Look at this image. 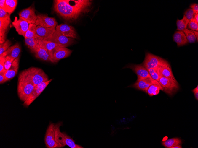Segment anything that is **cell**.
Wrapping results in <instances>:
<instances>
[{"mask_svg":"<svg viewBox=\"0 0 198 148\" xmlns=\"http://www.w3.org/2000/svg\"><path fill=\"white\" fill-rule=\"evenodd\" d=\"M182 147L181 145H179L174 147H173L172 148H182Z\"/></svg>","mask_w":198,"mask_h":148,"instance_id":"47","label":"cell"},{"mask_svg":"<svg viewBox=\"0 0 198 148\" xmlns=\"http://www.w3.org/2000/svg\"><path fill=\"white\" fill-rule=\"evenodd\" d=\"M11 41L9 40H7L2 44H0V55L6 51L11 45Z\"/></svg>","mask_w":198,"mask_h":148,"instance_id":"33","label":"cell"},{"mask_svg":"<svg viewBox=\"0 0 198 148\" xmlns=\"http://www.w3.org/2000/svg\"><path fill=\"white\" fill-rule=\"evenodd\" d=\"M72 52V50L66 47H61L58 48L53 53L52 62H56L61 59L68 57Z\"/></svg>","mask_w":198,"mask_h":148,"instance_id":"14","label":"cell"},{"mask_svg":"<svg viewBox=\"0 0 198 148\" xmlns=\"http://www.w3.org/2000/svg\"><path fill=\"white\" fill-rule=\"evenodd\" d=\"M182 143L181 140L178 138H174L163 141L162 144L167 148H172L173 147L181 145Z\"/></svg>","mask_w":198,"mask_h":148,"instance_id":"25","label":"cell"},{"mask_svg":"<svg viewBox=\"0 0 198 148\" xmlns=\"http://www.w3.org/2000/svg\"><path fill=\"white\" fill-rule=\"evenodd\" d=\"M190 7L193 10L195 14H198V4H193L190 5Z\"/></svg>","mask_w":198,"mask_h":148,"instance_id":"41","label":"cell"},{"mask_svg":"<svg viewBox=\"0 0 198 148\" xmlns=\"http://www.w3.org/2000/svg\"><path fill=\"white\" fill-rule=\"evenodd\" d=\"M6 70L0 73V84H2L5 82V75Z\"/></svg>","mask_w":198,"mask_h":148,"instance_id":"40","label":"cell"},{"mask_svg":"<svg viewBox=\"0 0 198 148\" xmlns=\"http://www.w3.org/2000/svg\"><path fill=\"white\" fill-rule=\"evenodd\" d=\"M17 4V0H6L3 9L11 14L15 9Z\"/></svg>","mask_w":198,"mask_h":148,"instance_id":"26","label":"cell"},{"mask_svg":"<svg viewBox=\"0 0 198 148\" xmlns=\"http://www.w3.org/2000/svg\"><path fill=\"white\" fill-rule=\"evenodd\" d=\"M47 41L53 42L66 47L73 43L74 40L73 38L63 35L58 30L55 29L52 36Z\"/></svg>","mask_w":198,"mask_h":148,"instance_id":"9","label":"cell"},{"mask_svg":"<svg viewBox=\"0 0 198 148\" xmlns=\"http://www.w3.org/2000/svg\"><path fill=\"white\" fill-rule=\"evenodd\" d=\"M19 57L14 60L9 69L6 71L5 75V82L13 78L17 74L19 69Z\"/></svg>","mask_w":198,"mask_h":148,"instance_id":"18","label":"cell"},{"mask_svg":"<svg viewBox=\"0 0 198 148\" xmlns=\"http://www.w3.org/2000/svg\"><path fill=\"white\" fill-rule=\"evenodd\" d=\"M188 26L190 30L196 31L198 30V23L194 18L189 21Z\"/></svg>","mask_w":198,"mask_h":148,"instance_id":"34","label":"cell"},{"mask_svg":"<svg viewBox=\"0 0 198 148\" xmlns=\"http://www.w3.org/2000/svg\"><path fill=\"white\" fill-rule=\"evenodd\" d=\"M160 90L163 91L160 85L154 84L149 87L147 90V93L150 96L156 95L159 94Z\"/></svg>","mask_w":198,"mask_h":148,"instance_id":"28","label":"cell"},{"mask_svg":"<svg viewBox=\"0 0 198 148\" xmlns=\"http://www.w3.org/2000/svg\"><path fill=\"white\" fill-rule=\"evenodd\" d=\"M5 59L4 66L5 70L7 71L11 67L14 59L9 55H8L6 56Z\"/></svg>","mask_w":198,"mask_h":148,"instance_id":"35","label":"cell"},{"mask_svg":"<svg viewBox=\"0 0 198 148\" xmlns=\"http://www.w3.org/2000/svg\"><path fill=\"white\" fill-rule=\"evenodd\" d=\"M18 14L19 17L23 18L29 24H35L38 18L35 8L32 6L22 10L19 12Z\"/></svg>","mask_w":198,"mask_h":148,"instance_id":"11","label":"cell"},{"mask_svg":"<svg viewBox=\"0 0 198 148\" xmlns=\"http://www.w3.org/2000/svg\"><path fill=\"white\" fill-rule=\"evenodd\" d=\"M25 45L30 49L31 53H34L39 45L38 38L34 37L25 38Z\"/></svg>","mask_w":198,"mask_h":148,"instance_id":"24","label":"cell"},{"mask_svg":"<svg viewBox=\"0 0 198 148\" xmlns=\"http://www.w3.org/2000/svg\"><path fill=\"white\" fill-rule=\"evenodd\" d=\"M11 52L9 55L14 60L19 57V54L21 52V47L20 44L16 43Z\"/></svg>","mask_w":198,"mask_h":148,"instance_id":"31","label":"cell"},{"mask_svg":"<svg viewBox=\"0 0 198 148\" xmlns=\"http://www.w3.org/2000/svg\"><path fill=\"white\" fill-rule=\"evenodd\" d=\"M44 89L34 87L32 92L27 99L24 102L23 105L25 107L28 106L42 92Z\"/></svg>","mask_w":198,"mask_h":148,"instance_id":"23","label":"cell"},{"mask_svg":"<svg viewBox=\"0 0 198 148\" xmlns=\"http://www.w3.org/2000/svg\"><path fill=\"white\" fill-rule=\"evenodd\" d=\"M194 18L198 23V14H194Z\"/></svg>","mask_w":198,"mask_h":148,"instance_id":"45","label":"cell"},{"mask_svg":"<svg viewBox=\"0 0 198 148\" xmlns=\"http://www.w3.org/2000/svg\"><path fill=\"white\" fill-rule=\"evenodd\" d=\"M54 124L52 122H50L46 130L44 141L46 147L47 148H60L64 147L63 145L58 143L55 139Z\"/></svg>","mask_w":198,"mask_h":148,"instance_id":"6","label":"cell"},{"mask_svg":"<svg viewBox=\"0 0 198 148\" xmlns=\"http://www.w3.org/2000/svg\"><path fill=\"white\" fill-rule=\"evenodd\" d=\"M56 29L65 36L73 39L77 38V34L74 29L72 26L67 24H61L57 25Z\"/></svg>","mask_w":198,"mask_h":148,"instance_id":"15","label":"cell"},{"mask_svg":"<svg viewBox=\"0 0 198 148\" xmlns=\"http://www.w3.org/2000/svg\"><path fill=\"white\" fill-rule=\"evenodd\" d=\"M167 61L162 58L150 53H146L145 58L143 63L148 70L154 69L165 63Z\"/></svg>","mask_w":198,"mask_h":148,"instance_id":"7","label":"cell"},{"mask_svg":"<svg viewBox=\"0 0 198 148\" xmlns=\"http://www.w3.org/2000/svg\"><path fill=\"white\" fill-rule=\"evenodd\" d=\"M124 68L131 69L137 75V77L145 78L151 77L148 71L143 64H131L127 65Z\"/></svg>","mask_w":198,"mask_h":148,"instance_id":"16","label":"cell"},{"mask_svg":"<svg viewBox=\"0 0 198 148\" xmlns=\"http://www.w3.org/2000/svg\"><path fill=\"white\" fill-rule=\"evenodd\" d=\"M91 3L88 0H56L54 9L64 19L74 21L88 12Z\"/></svg>","mask_w":198,"mask_h":148,"instance_id":"1","label":"cell"},{"mask_svg":"<svg viewBox=\"0 0 198 148\" xmlns=\"http://www.w3.org/2000/svg\"><path fill=\"white\" fill-rule=\"evenodd\" d=\"M38 39L39 44L44 47L48 51L51 60L53 53L55 50L59 47H63L52 41L43 40L39 38Z\"/></svg>","mask_w":198,"mask_h":148,"instance_id":"21","label":"cell"},{"mask_svg":"<svg viewBox=\"0 0 198 148\" xmlns=\"http://www.w3.org/2000/svg\"><path fill=\"white\" fill-rule=\"evenodd\" d=\"M195 13L191 8L188 9L184 13V15L189 21L194 18Z\"/></svg>","mask_w":198,"mask_h":148,"instance_id":"36","label":"cell"},{"mask_svg":"<svg viewBox=\"0 0 198 148\" xmlns=\"http://www.w3.org/2000/svg\"><path fill=\"white\" fill-rule=\"evenodd\" d=\"M39 44V46L34 53L35 56L42 60L52 62V60L47 49L42 45Z\"/></svg>","mask_w":198,"mask_h":148,"instance_id":"19","label":"cell"},{"mask_svg":"<svg viewBox=\"0 0 198 148\" xmlns=\"http://www.w3.org/2000/svg\"><path fill=\"white\" fill-rule=\"evenodd\" d=\"M151 77L154 80L158 82L161 77L157 70V68L151 69L148 70Z\"/></svg>","mask_w":198,"mask_h":148,"instance_id":"32","label":"cell"},{"mask_svg":"<svg viewBox=\"0 0 198 148\" xmlns=\"http://www.w3.org/2000/svg\"><path fill=\"white\" fill-rule=\"evenodd\" d=\"M10 15L4 9L0 8V19H9Z\"/></svg>","mask_w":198,"mask_h":148,"instance_id":"37","label":"cell"},{"mask_svg":"<svg viewBox=\"0 0 198 148\" xmlns=\"http://www.w3.org/2000/svg\"><path fill=\"white\" fill-rule=\"evenodd\" d=\"M12 25L18 34L24 37L29 27L28 22L22 17H19L18 19L17 17H15Z\"/></svg>","mask_w":198,"mask_h":148,"instance_id":"12","label":"cell"},{"mask_svg":"<svg viewBox=\"0 0 198 148\" xmlns=\"http://www.w3.org/2000/svg\"><path fill=\"white\" fill-rule=\"evenodd\" d=\"M189 22V20L184 15L182 19H178L177 20V30L179 31H183L187 28Z\"/></svg>","mask_w":198,"mask_h":148,"instance_id":"27","label":"cell"},{"mask_svg":"<svg viewBox=\"0 0 198 148\" xmlns=\"http://www.w3.org/2000/svg\"><path fill=\"white\" fill-rule=\"evenodd\" d=\"M35 86L32 83L21 73L19 76L17 92L19 98L25 102L33 90Z\"/></svg>","mask_w":198,"mask_h":148,"instance_id":"2","label":"cell"},{"mask_svg":"<svg viewBox=\"0 0 198 148\" xmlns=\"http://www.w3.org/2000/svg\"><path fill=\"white\" fill-rule=\"evenodd\" d=\"M163 91L170 96H172L179 89L178 84L175 79L161 77L158 82Z\"/></svg>","mask_w":198,"mask_h":148,"instance_id":"5","label":"cell"},{"mask_svg":"<svg viewBox=\"0 0 198 148\" xmlns=\"http://www.w3.org/2000/svg\"><path fill=\"white\" fill-rule=\"evenodd\" d=\"M5 57H0V73L6 70L4 66Z\"/></svg>","mask_w":198,"mask_h":148,"instance_id":"38","label":"cell"},{"mask_svg":"<svg viewBox=\"0 0 198 148\" xmlns=\"http://www.w3.org/2000/svg\"><path fill=\"white\" fill-rule=\"evenodd\" d=\"M11 22L10 19H0V44L6 41V33Z\"/></svg>","mask_w":198,"mask_h":148,"instance_id":"20","label":"cell"},{"mask_svg":"<svg viewBox=\"0 0 198 148\" xmlns=\"http://www.w3.org/2000/svg\"><path fill=\"white\" fill-rule=\"evenodd\" d=\"M35 87L40 83L48 80V76L41 69L31 67L21 72Z\"/></svg>","mask_w":198,"mask_h":148,"instance_id":"3","label":"cell"},{"mask_svg":"<svg viewBox=\"0 0 198 148\" xmlns=\"http://www.w3.org/2000/svg\"><path fill=\"white\" fill-rule=\"evenodd\" d=\"M154 84L160 85L157 81L153 79L151 77L145 78L137 77L135 82L130 87L147 93L149 87Z\"/></svg>","mask_w":198,"mask_h":148,"instance_id":"8","label":"cell"},{"mask_svg":"<svg viewBox=\"0 0 198 148\" xmlns=\"http://www.w3.org/2000/svg\"><path fill=\"white\" fill-rule=\"evenodd\" d=\"M6 0H0V8L3 9Z\"/></svg>","mask_w":198,"mask_h":148,"instance_id":"42","label":"cell"},{"mask_svg":"<svg viewBox=\"0 0 198 148\" xmlns=\"http://www.w3.org/2000/svg\"><path fill=\"white\" fill-rule=\"evenodd\" d=\"M195 99L197 100H198V92H193Z\"/></svg>","mask_w":198,"mask_h":148,"instance_id":"44","label":"cell"},{"mask_svg":"<svg viewBox=\"0 0 198 148\" xmlns=\"http://www.w3.org/2000/svg\"><path fill=\"white\" fill-rule=\"evenodd\" d=\"M157 69L161 77L171 79H175L173 76L170 65L167 61L157 68Z\"/></svg>","mask_w":198,"mask_h":148,"instance_id":"17","label":"cell"},{"mask_svg":"<svg viewBox=\"0 0 198 148\" xmlns=\"http://www.w3.org/2000/svg\"><path fill=\"white\" fill-rule=\"evenodd\" d=\"M192 91L193 92H198V86H197V87L192 90Z\"/></svg>","mask_w":198,"mask_h":148,"instance_id":"46","label":"cell"},{"mask_svg":"<svg viewBox=\"0 0 198 148\" xmlns=\"http://www.w3.org/2000/svg\"><path fill=\"white\" fill-rule=\"evenodd\" d=\"M55 28H46L37 26L35 36L41 40H47L52 36L55 30Z\"/></svg>","mask_w":198,"mask_h":148,"instance_id":"13","label":"cell"},{"mask_svg":"<svg viewBox=\"0 0 198 148\" xmlns=\"http://www.w3.org/2000/svg\"><path fill=\"white\" fill-rule=\"evenodd\" d=\"M62 125V122H58L54 124L55 138L56 141L64 146L67 145L71 148H83L82 146L76 144L75 141L66 133L60 131V127Z\"/></svg>","mask_w":198,"mask_h":148,"instance_id":"4","label":"cell"},{"mask_svg":"<svg viewBox=\"0 0 198 148\" xmlns=\"http://www.w3.org/2000/svg\"><path fill=\"white\" fill-rule=\"evenodd\" d=\"M38 18L35 24L37 26L46 27H56L57 22L53 17H50L47 15L40 14L37 15Z\"/></svg>","mask_w":198,"mask_h":148,"instance_id":"10","label":"cell"},{"mask_svg":"<svg viewBox=\"0 0 198 148\" xmlns=\"http://www.w3.org/2000/svg\"><path fill=\"white\" fill-rule=\"evenodd\" d=\"M14 46V45L10 46L6 51L4 52L1 55H0V57H5L6 56L9 55L11 52Z\"/></svg>","mask_w":198,"mask_h":148,"instance_id":"39","label":"cell"},{"mask_svg":"<svg viewBox=\"0 0 198 148\" xmlns=\"http://www.w3.org/2000/svg\"><path fill=\"white\" fill-rule=\"evenodd\" d=\"M173 39L178 47L185 45L188 43L186 35L183 31H175L173 35Z\"/></svg>","mask_w":198,"mask_h":148,"instance_id":"22","label":"cell"},{"mask_svg":"<svg viewBox=\"0 0 198 148\" xmlns=\"http://www.w3.org/2000/svg\"><path fill=\"white\" fill-rule=\"evenodd\" d=\"M37 25L35 24H30L26 32L24 38L34 37L36 35V29Z\"/></svg>","mask_w":198,"mask_h":148,"instance_id":"29","label":"cell"},{"mask_svg":"<svg viewBox=\"0 0 198 148\" xmlns=\"http://www.w3.org/2000/svg\"><path fill=\"white\" fill-rule=\"evenodd\" d=\"M192 31L194 32V33L196 37V39L197 40V42L198 41V31H194V30H191Z\"/></svg>","mask_w":198,"mask_h":148,"instance_id":"43","label":"cell"},{"mask_svg":"<svg viewBox=\"0 0 198 148\" xmlns=\"http://www.w3.org/2000/svg\"><path fill=\"white\" fill-rule=\"evenodd\" d=\"M184 33L188 42L194 43L196 40V36L192 30L186 28L183 31Z\"/></svg>","mask_w":198,"mask_h":148,"instance_id":"30","label":"cell"}]
</instances>
